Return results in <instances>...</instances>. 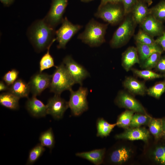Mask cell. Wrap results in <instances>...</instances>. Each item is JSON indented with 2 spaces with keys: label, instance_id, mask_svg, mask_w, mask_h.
Returning <instances> with one entry per match:
<instances>
[{
  "label": "cell",
  "instance_id": "obj_20",
  "mask_svg": "<svg viewBox=\"0 0 165 165\" xmlns=\"http://www.w3.org/2000/svg\"><path fill=\"white\" fill-rule=\"evenodd\" d=\"M105 152V149L102 148L78 152L75 154V155L86 159L95 165H99L104 162Z\"/></svg>",
  "mask_w": 165,
  "mask_h": 165
},
{
  "label": "cell",
  "instance_id": "obj_6",
  "mask_svg": "<svg viewBox=\"0 0 165 165\" xmlns=\"http://www.w3.org/2000/svg\"><path fill=\"white\" fill-rule=\"evenodd\" d=\"M82 26L74 24L66 17L63 19L60 28L56 31V40L58 42V49H64L67 43Z\"/></svg>",
  "mask_w": 165,
  "mask_h": 165
},
{
  "label": "cell",
  "instance_id": "obj_32",
  "mask_svg": "<svg viewBox=\"0 0 165 165\" xmlns=\"http://www.w3.org/2000/svg\"><path fill=\"white\" fill-rule=\"evenodd\" d=\"M165 92V80L156 83L147 89V94L156 98H159Z\"/></svg>",
  "mask_w": 165,
  "mask_h": 165
},
{
  "label": "cell",
  "instance_id": "obj_3",
  "mask_svg": "<svg viewBox=\"0 0 165 165\" xmlns=\"http://www.w3.org/2000/svg\"><path fill=\"white\" fill-rule=\"evenodd\" d=\"M56 68L52 75L50 86L51 92L61 95L66 90H70L75 82L62 62Z\"/></svg>",
  "mask_w": 165,
  "mask_h": 165
},
{
  "label": "cell",
  "instance_id": "obj_13",
  "mask_svg": "<svg viewBox=\"0 0 165 165\" xmlns=\"http://www.w3.org/2000/svg\"><path fill=\"white\" fill-rule=\"evenodd\" d=\"M142 29L153 37L160 36L165 31L163 23L149 14L140 24Z\"/></svg>",
  "mask_w": 165,
  "mask_h": 165
},
{
  "label": "cell",
  "instance_id": "obj_43",
  "mask_svg": "<svg viewBox=\"0 0 165 165\" xmlns=\"http://www.w3.org/2000/svg\"><path fill=\"white\" fill-rule=\"evenodd\" d=\"M1 2L6 6H9L12 4L14 0H0Z\"/></svg>",
  "mask_w": 165,
  "mask_h": 165
},
{
  "label": "cell",
  "instance_id": "obj_36",
  "mask_svg": "<svg viewBox=\"0 0 165 165\" xmlns=\"http://www.w3.org/2000/svg\"><path fill=\"white\" fill-rule=\"evenodd\" d=\"M19 72L15 69H13L7 72L3 76V80L8 86L12 85L17 79Z\"/></svg>",
  "mask_w": 165,
  "mask_h": 165
},
{
  "label": "cell",
  "instance_id": "obj_44",
  "mask_svg": "<svg viewBox=\"0 0 165 165\" xmlns=\"http://www.w3.org/2000/svg\"><path fill=\"white\" fill-rule=\"evenodd\" d=\"M143 1L148 5V6L151 5L152 3V0H143Z\"/></svg>",
  "mask_w": 165,
  "mask_h": 165
},
{
  "label": "cell",
  "instance_id": "obj_2",
  "mask_svg": "<svg viewBox=\"0 0 165 165\" xmlns=\"http://www.w3.org/2000/svg\"><path fill=\"white\" fill-rule=\"evenodd\" d=\"M107 25L92 19L84 31L78 35V38L90 46H99L105 41V36Z\"/></svg>",
  "mask_w": 165,
  "mask_h": 165
},
{
  "label": "cell",
  "instance_id": "obj_26",
  "mask_svg": "<svg viewBox=\"0 0 165 165\" xmlns=\"http://www.w3.org/2000/svg\"><path fill=\"white\" fill-rule=\"evenodd\" d=\"M150 14L156 20L163 23L165 22V0L160 1L155 6L150 9Z\"/></svg>",
  "mask_w": 165,
  "mask_h": 165
},
{
  "label": "cell",
  "instance_id": "obj_8",
  "mask_svg": "<svg viewBox=\"0 0 165 165\" xmlns=\"http://www.w3.org/2000/svg\"><path fill=\"white\" fill-rule=\"evenodd\" d=\"M68 2V0H52L50 10L43 18L50 26L54 28L62 22Z\"/></svg>",
  "mask_w": 165,
  "mask_h": 165
},
{
  "label": "cell",
  "instance_id": "obj_35",
  "mask_svg": "<svg viewBox=\"0 0 165 165\" xmlns=\"http://www.w3.org/2000/svg\"><path fill=\"white\" fill-rule=\"evenodd\" d=\"M136 42L148 45L157 44L153 37L150 35L142 29H140L134 36Z\"/></svg>",
  "mask_w": 165,
  "mask_h": 165
},
{
  "label": "cell",
  "instance_id": "obj_9",
  "mask_svg": "<svg viewBox=\"0 0 165 165\" xmlns=\"http://www.w3.org/2000/svg\"><path fill=\"white\" fill-rule=\"evenodd\" d=\"M63 62L75 83L82 85L83 81L89 76V73L85 68L76 62L71 56H66Z\"/></svg>",
  "mask_w": 165,
  "mask_h": 165
},
{
  "label": "cell",
  "instance_id": "obj_10",
  "mask_svg": "<svg viewBox=\"0 0 165 165\" xmlns=\"http://www.w3.org/2000/svg\"><path fill=\"white\" fill-rule=\"evenodd\" d=\"M129 92L120 91L115 100L119 107L126 108L141 114H146V111L141 104Z\"/></svg>",
  "mask_w": 165,
  "mask_h": 165
},
{
  "label": "cell",
  "instance_id": "obj_37",
  "mask_svg": "<svg viewBox=\"0 0 165 165\" xmlns=\"http://www.w3.org/2000/svg\"><path fill=\"white\" fill-rule=\"evenodd\" d=\"M155 159L162 164H165V154L163 147H157L154 152Z\"/></svg>",
  "mask_w": 165,
  "mask_h": 165
},
{
  "label": "cell",
  "instance_id": "obj_7",
  "mask_svg": "<svg viewBox=\"0 0 165 165\" xmlns=\"http://www.w3.org/2000/svg\"><path fill=\"white\" fill-rule=\"evenodd\" d=\"M95 16L111 24L120 21L124 16L123 9L117 4L108 3L98 9Z\"/></svg>",
  "mask_w": 165,
  "mask_h": 165
},
{
  "label": "cell",
  "instance_id": "obj_28",
  "mask_svg": "<svg viewBox=\"0 0 165 165\" xmlns=\"http://www.w3.org/2000/svg\"><path fill=\"white\" fill-rule=\"evenodd\" d=\"M53 43L50 44L47 48V51L41 58L39 62V72H42L44 70L53 67H56L54 65V60L50 53V49Z\"/></svg>",
  "mask_w": 165,
  "mask_h": 165
},
{
  "label": "cell",
  "instance_id": "obj_39",
  "mask_svg": "<svg viewBox=\"0 0 165 165\" xmlns=\"http://www.w3.org/2000/svg\"><path fill=\"white\" fill-rule=\"evenodd\" d=\"M156 70L165 75V56L161 57L156 67Z\"/></svg>",
  "mask_w": 165,
  "mask_h": 165
},
{
  "label": "cell",
  "instance_id": "obj_12",
  "mask_svg": "<svg viewBox=\"0 0 165 165\" xmlns=\"http://www.w3.org/2000/svg\"><path fill=\"white\" fill-rule=\"evenodd\" d=\"M46 105L47 114L56 119H61L69 108L68 102L61 98L60 95L55 94L48 100Z\"/></svg>",
  "mask_w": 165,
  "mask_h": 165
},
{
  "label": "cell",
  "instance_id": "obj_14",
  "mask_svg": "<svg viewBox=\"0 0 165 165\" xmlns=\"http://www.w3.org/2000/svg\"><path fill=\"white\" fill-rule=\"evenodd\" d=\"M149 137L148 131L145 128L140 127L128 128L123 133L115 136V138L118 139L141 140L145 141H147Z\"/></svg>",
  "mask_w": 165,
  "mask_h": 165
},
{
  "label": "cell",
  "instance_id": "obj_16",
  "mask_svg": "<svg viewBox=\"0 0 165 165\" xmlns=\"http://www.w3.org/2000/svg\"><path fill=\"white\" fill-rule=\"evenodd\" d=\"M138 54L136 47H128L122 54V66L126 72L130 70L136 64H139Z\"/></svg>",
  "mask_w": 165,
  "mask_h": 165
},
{
  "label": "cell",
  "instance_id": "obj_33",
  "mask_svg": "<svg viewBox=\"0 0 165 165\" xmlns=\"http://www.w3.org/2000/svg\"><path fill=\"white\" fill-rule=\"evenodd\" d=\"M45 151L44 147L40 143L37 145L30 151L27 162V164H32L35 162Z\"/></svg>",
  "mask_w": 165,
  "mask_h": 165
},
{
  "label": "cell",
  "instance_id": "obj_23",
  "mask_svg": "<svg viewBox=\"0 0 165 165\" xmlns=\"http://www.w3.org/2000/svg\"><path fill=\"white\" fill-rule=\"evenodd\" d=\"M20 98L8 91L0 95V104L3 107L12 110H16L19 107Z\"/></svg>",
  "mask_w": 165,
  "mask_h": 165
},
{
  "label": "cell",
  "instance_id": "obj_40",
  "mask_svg": "<svg viewBox=\"0 0 165 165\" xmlns=\"http://www.w3.org/2000/svg\"><path fill=\"white\" fill-rule=\"evenodd\" d=\"M157 44L160 46L165 51V30L163 34L155 40Z\"/></svg>",
  "mask_w": 165,
  "mask_h": 165
},
{
  "label": "cell",
  "instance_id": "obj_41",
  "mask_svg": "<svg viewBox=\"0 0 165 165\" xmlns=\"http://www.w3.org/2000/svg\"><path fill=\"white\" fill-rule=\"evenodd\" d=\"M123 0H101L98 8H100L108 3L118 4L122 2Z\"/></svg>",
  "mask_w": 165,
  "mask_h": 165
},
{
  "label": "cell",
  "instance_id": "obj_27",
  "mask_svg": "<svg viewBox=\"0 0 165 165\" xmlns=\"http://www.w3.org/2000/svg\"><path fill=\"white\" fill-rule=\"evenodd\" d=\"M39 140L41 145L51 149L55 144L54 136L52 128H50L42 133L40 136Z\"/></svg>",
  "mask_w": 165,
  "mask_h": 165
},
{
  "label": "cell",
  "instance_id": "obj_5",
  "mask_svg": "<svg viewBox=\"0 0 165 165\" xmlns=\"http://www.w3.org/2000/svg\"><path fill=\"white\" fill-rule=\"evenodd\" d=\"M69 91L70 99L68 102L69 108L73 115L80 116L88 108L87 100L88 90L86 88L81 86L76 91H74L71 89Z\"/></svg>",
  "mask_w": 165,
  "mask_h": 165
},
{
  "label": "cell",
  "instance_id": "obj_1",
  "mask_svg": "<svg viewBox=\"0 0 165 165\" xmlns=\"http://www.w3.org/2000/svg\"><path fill=\"white\" fill-rule=\"evenodd\" d=\"M54 28L44 19L36 20L29 28L28 36L36 51L40 52L47 49L56 40V38H53Z\"/></svg>",
  "mask_w": 165,
  "mask_h": 165
},
{
  "label": "cell",
  "instance_id": "obj_48",
  "mask_svg": "<svg viewBox=\"0 0 165 165\" xmlns=\"http://www.w3.org/2000/svg\"><path fill=\"white\" fill-rule=\"evenodd\" d=\"M163 134H164V137H165V132H163Z\"/></svg>",
  "mask_w": 165,
  "mask_h": 165
},
{
  "label": "cell",
  "instance_id": "obj_46",
  "mask_svg": "<svg viewBox=\"0 0 165 165\" xmlns=\"http://www.w3.org/2000/svg\"><path fill=\"white\" fill-rule=\"evenodd\" d=\"M82 0V1H84V2H88V1H90L93 0Z\"/></svg>",
  "mask_w": 165,
  "mask_h": 165
},
{
  "label": "cell",
  "instance_id": "obj_17",
  "mask_svg": "<svg viewBox=\"0 0 165 165\" xmlns=\"http://www.w3.org/2000/svg\"><path fill=\"white\" fill-rule=\"evenodd\" d=\"M26 108L34 117H44L47 114L46 105L35 96H33L28 99L26 103Z\"/></svg>",
  "mask_w": 165,
  "mask_h": 165
},
{
  "label": "cell",
  "instance_id": "obj_38",
  "mask_svg": "<svg viewBox=\"0 0 165 165\" xmlns=\"http://www.w3.org/2000/svg\"><path fill=\"white\" fill-rule=\"evenodd\" d=\"M138 0H123L124 15L131 12L132 10Z\"/></svg>",
  "mask_w": 165,
  "mask_h": 165
},
{
  "label": "cell",
  "instance_id": "obj_47",
  "mask_svg": "<svg viewBox=\"0 0 165 165\" xmlns=\"http://www.w3.org/2000/svg\"><path fill=\"white\" fill-rule=\"evenodd\" d=\"M163 150H164V151L165 154V146L163 147Z\"/></svg>",
  "mask_w": 165,
  "mask_h": 165
},
{
  "label": "cell",
  "instance_id": "obj_45",
  "mask_svg": "<svg viewBox=\"0 0 165 165\" xmlns=\"http://www.w3.org/2000/svg\"><path fill=\"white\" fill-rule=\"evenodd\" d=\"M163 132H165V121H163Z\"/></svg>",
  "mask_w": 165,
  "mask_h": 165
},
{
  "label": "cell",
  "instance_id": "obj_24",
  "mask_svg": "<svg viewBox=\"0 0 165 165\" xmlns=\"http://www.w3.org/2000/svg\"><path fill=\"white\" fill-rule=\"evenodd\" d=\"M116 123L110 124L103 118H99L96 122L97 136L103 138L108 135Z\"/></svg>",
  "mask_w": 165,
  "mask_h": 165
},
{
  "label": "cell",
  "instance_id": "obj_34",
  "mask_svg": "<svg viewBox=\"0 0 165 165\" xmlns=\"http://www.w3.org/2000/svg\"><path fill=\"white\" fill-rule=\"evenodd\" d=\"M151 119L147 114H135L133 116L129 127L131 128L139 127L149 122Z\"/></svg>",
  "mask_w": 165,
  "mask_h": 165
},
{
  "label": "cell",
  "instance_id": "obj_18",
  "mask_svg": "<svg viewBox=\"0 0 165 165\" xmlns=\"http://www.w3.org/2000/svg\"><path fill=\"white\" fill-rule=\"evenodd\" d=\"M136 45L139 60V65L153 53L156 52L162 53L163 51L161 46L157 44L148 45L136 42Z\"/></svg>",
  "mask_w": 165,
  "mask_h": 165
},
{
  "label": "cell",
  "instance_id": "obj_31",
  "mask_svg": "<svg viewBox=\"0 0 165 165\" xmlns=\"http://www.w3.org/2000/svg\"><path fill=\"white\" fill-rule=\"evenodd\" d=\"M161 54L160 52L153 53L140 64V67L145 69L151 70L155 68L161 57Z\"/></svg>",
  "mask_w": 165,
  "mask_h": 165
},
{
  "label": "cell",
  "instance_id": "obj_42",
  "mask_svg": "<svg viewBox=\"0 0 165 165\" xmlns=\"http://www.w3.org/2000/svg\"><path fill=\"white\" fill-rule=\"evenodd\" d=\"M9 89V86L5 84L3 81H1L0 82V91H3L5 90H8Z\"/></svg>",
  "mask_w": 165,
  "mask_h": 165
},
{
  "label": "cell",
  "instance_id": "obj_30",
  "mask_svg": "<svg viewBox=\"0 0 165 165\" xmlns=\"http://www.w3.org/2000/svg\"><path fill=\"white\" fill-rule=\"evenodd\" d=\"M149 130L150 132L156 138L163 134V121L160 119H152L149 122Z\"/></svg>",
  "mask_w": 165,
  "mask_h": 165
},
{
  "label": "cell",
  "instance_id": "obj_19",
  "mask_svg": "<svg viewBox=\"0 0 165 165\" xmlns=\"http://www.w3.org/2000/svg\"><path fill=\"white\" fill-rule=\"evenodd\" d=\"M144 2L138 0L131 11L132 18L136 24H140L150 14V9Z\"/></svg>",
  "mask_w": 165,
  "mask_h": 165
},
{
  "label": "cell",
  "instance_id": "obj_22",
  "mask_svg": "<svg viewBox=\"0 0 165 165\" xmlns=\"http://www.w3.org/2000/svg\"><path fill=\"white\" fill-rule=\"evenodd\" d=\"M130 155V150L127 148L122 147L113 151L109 156L111 162L115 164H121L126 162Z\"/></svg>",
  "mask_w": 165,
  "mask_h": 165
},
{
  "label": "cell",
  "instance_id": "obj_25",
  "mask_svg": "<svg viewBox=\"0 0 165 165\" xmlns=\"http://www.w3.org/2000/svg\"><path fill=\"white\" fill-rule=\"evenodd\" d=\"M135 76L145 80H149L165 77V75L156 73L150 69L140 70L132 68L131 69Z\"/></svg>",
  "mask_w": 165,
  "mask_h": 165
},
{
  "label": "cell",
  "instance_id": "obj_15",
  "mask_svg": "<svg viewBox=\"0 0 165 165\" xmlns=\"http://www.w3.org/2000/svg\"><path fill=\"white\" fill-rule=\"evenodd\" d=\"M123 84L125 88L132 95L143 96L147 93V89L145 82L132 77L125 78Z\"/></svg>",
  "mask_w": 165,
  "mask_h": 165
},
{
  "label": "cell",
  "instance_id": "obj_21",
  "mask_svg": "<svg viewBox=\"0 0 165 165\" xmlns=\"http://www.w3.org/2000/svg\"><path fill=\"white\" fill-rule=\"evenodd\" d=\"M8 91L20 98L28 97L31 90L28 83L21 79H18L10 86Z\"/></svg>",
  "mask_w": 165,
  "mask_h": 165
},
{
  "label": "cell",
  "instance_id": "obj_4",
  "mask_svg": "<svg viewBox=\"0 0 165 165\" xmlns=\"http://www.w3.org/2000/svg\"><path fill=\"white\" fill-rule=\"evenodd\" d=\"M136 24L132 16L126 18L114 33L110 44L113 48H118L125 44L133 35Z\"/></svg>",
  "mask_w": 165,
  "mask_h": 165
},
{
  "label": "cell",
  "instance_id": "obj_29",
  "mask_svg": "<svg viewBox=\"0 0 165 165\" xmlns=\"http://www.w3.org/2000/svg\"><path fill=\"white\" fill-rule=\"evenodd\" d=\"M134 112L127 110L122 113L119 116L116 125L119 127L127 129L129 127Z\"/></svg>",
  "mask_w": 165,
  "mask_h": 165
},
{
  "label": "cell",
  "instance_id": "obj_11",
  "mask_svg": "<svg viewBox=\"0 0 165 165\" xmlns=\"http://www.w3.org/2000/svg\"><path fill=\"white\" fill-rule=\"evenodd\" d=\"M52 75L40 72L33 75L31 78L28 84L33 96L39 95L50 85Z\"/></svg>",
  "mask_w": 165,
  "mask_h": 165
}]
</instances>
